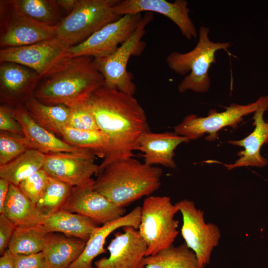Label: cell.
I'll use <instances>...</instances> for the list:
<instances>
[{"label": "cell", "instance_id": "obj_1", "mask_svg": "<svg viewBox=\"0 0 268 268\" xmlns=\"http://www.w3.org/2000/svg\"><path fill=\"white\" fill-rule=\"evenodd\" d=\"M110 147L99 168L134 157L141 136L149 132L145 112L134 95L103 85L86 100Z\"/></svg>", "mask_w": 268, "mask_h": 268}, {"label": "cell", "instance_id": "obj_2", "mask_svg": "<svg viewBox=\"0 0 268 268\" xmlns=\"http://www.w3.org/2000/svg\"><path fill=\"white\" fill-rule=\"evenodd\" d=\"M93 189L118 206L125 207L157 190L162 170L131 157L99 168Z\"/></svg>", "mask_w": 268, "mask_h": 268}, {"label": "cell", "instance_id": "obj_3", "mask_svg": "<svg viewBox=\"0 0 268 268\" xmlns=\"http://www.w3.org/2000/svg\"><path fill=\"white\" fill-rule=\"evenodd\" d=\"M104 84V78L95 67L93 58H71L36 88L33 96L45 104L70 108L85 101Z\"/></svg>", "mask_w": 268, "mask_h": 268}, {"label": "cell", "instance_id": "obj_4", "mask_svg": "<svg viewBox=\"0 0 268 268\" xmlns=\"http://www.w3.org/2000/svg\"><path fill=\"white\" fill-rule=\"evenodd\" d=\"M209 29L201 26L199 30V40L191 51L182 53L173 52L168 55L166 63L176 73L185 75L178 89L180 93L191 90L195 92H206L210 86L208 70L215 63V53L219 50L228 52L230 42H214L208 37Z\"/></svg>", "mask_w": 268, "mask_h": 268}, {"label": "cell", "instance_id": "obj_5", "mask_svg": "<svg viewBox=\"0 0 268 268\" xmlns=\"http://www.w3.org/2000/svg\"><path fill=\"white\" fill-rule=\"evenodd\" d=\"M119 0H79L74 9L56 26V37L71 47L119 19L114 11Z\"/></svg>", "mask_w": 268, "mask_h": 268}, {"label": "cell", "instance_id": "obj_6", "mask_svg": "<svg viewBox=\"0 0 268 268\" xmlns=\"http://www.w3.org/2000/svg\"><path fill=\"white\" fill-rule=\"evenodd\" d=\"M178 212L169 197L150 196L144 200L138 231L147 246L146 257L173 245L179 234Z\"/></svg>", "mask_w": 268, "mask_h": 268}, {"label": "cell", "instance_id": "obj_7", "mask_svg": "<svg viewBox=\"0 0 268 268\" xmlns=\"http://www.w3.org/2000/svg\"><path fill=\"white\" fill-rule=\"evenodd\" d=\"M151 12H146L131 35L117 49L108 56L93 59L97 69L102 74L105 85L134 95L136 87L132 74L127 70V65L132 56L142 54L146 47L142 40L146 26L153 20Z\"/></svg>", "mask_w": 268, "mask_h": 268}, {"label": "cell", "instance_id": "obj_8", "mask_svg": "<svg viewBox=\"0 0 268 268\" xmlns=\"http://www.w3.org/2000/svg\"><path fill=\"white\" fill-rule=\"evenodd\" d=\"M69 48L55 37L30 45L2 48L0 50V62L25 66L35 71L41 78H46L59 70L70 58Z\"/></svg>", "mask_w": 268, "mask_h": 268}, {"label": "cell", "instance_id": "obj_9", "mask_svg": "<svg viewBox=\"0 0 268 268\" xmlns=\"http://www.w3.org/2000/svg\"><path fill=\"white\" fill-rule=\"evenodd\" d=\"M175 204L182 215L181 232L185 244L195 254L199 268H204L219 244L220 229L216 224L205 222L203 211L193 201L184 199Z\"/></svg>", "mask_w": 268, "mask_h": 268}, {"label": "cell", "instance_id": "obj_10", "mask_svg": "<svg viewBox=\"0 0 268 268\" xmlns=\"http://www.w3.org/2000/svg\"><path fill=\"white\" fill-rule=\"evenodd\" d=\"M142 17L141 13L122 16L83 42L70 47L69 58L86 56L98 59L109 56L131 35Z\"/></svg>", "mask_w": 268, "mask_h": 268}, {"label": "cell", "instance_id": "obj_11", "mask_svg": "<svg viewBox=\"0 0 268 268\" xmlns=\"http://www.w3.org/2000/svg\"><path fill=\"white\" fill-rule=\"evenodd\" d=\"M259 104V99L256 102L247 105L233 103L222 112L210 111L208 116L205 117L189 115L174 127V132L187 137L190 140L208 134L209 135L206 139L213 140L217 137V132L224 127L230 126L235 128L243 120L244 116L255 112Z\"/></svg>", "mask_w": 268, "mask_h": 268}, {"label": "cell", "instance_id": "obj_12", "mask_svg": "<svg viewBox=\"0 0 268 268\" xmlns=\"http://www.w3.org/2000/svg\"><path fill=\"white\" fill-rule=\"evenodd\" d=\"M43 169L50 177L73 187L93 182L92 177L97 175L99 165L95 155L88 150L46 154Z\"/></svg>", "mask_w": 268, "mask_h": 268}, {"label": "cell", "instance_id": "obj_13", "mask_svg": "<svg viewBox=\"0 0 268 268\" xmlns=\"http://www.w3.org/2000/svg\"><path fill=\"white\" fill-rule=\"evenodd\" d=\"M3 2V1H2ZM0 5L7 10L1 13L2 32L0 45L2 48L22 47L56 37V26H50L28 18L13 9L7 1Z\"/></svg>", "mask_w": 268, "mask_h": 268}, {"label": "cell", "instance_id": "obj_14", "mask_svg": "<svg viewBox=\"0 0 268 268\" xmlns=\"http://www.w3.org/2000/svg\"><path fill=\"white\" fill-rule=\"evenodd\" d=\"M94 180L73 187L62 209L85 216L102 225L125 215V207L118 206L93 189Z\"/></svg>", "mask_w": 268, "mask_h": 268}, {"label": "cell", "instance_id": "obj_15", "mask_svg": "<svg viewBox=\"0 0 268 268\" xmlns=\"http://www.w3.org/2000/svg\"><path fill=\"white\" fill-rule=\"evenodd\" d=\"M188 1L176 0H119L114 6L115 12L119 15L136 14L145 11L162 14L172 21L179 28L181 34L187 39H197L198 33L189 16Z\"/></svg>", "mask_w": 268, "mask_h": 268}, {"label": "cell", "instance_id": "obj_16", "mask_svg": "<svg viewBox=\"0 0 268 268\" xmlns=\"http://www.w3.org/2000/svg\"><path fill=\"white\" fill-rule=\"evenodd\" d=\"M123 232L117 233L108 246V257L94 263L95 268H144L146 244L137 229L132 226L123 227Z\"/></svg>", "mask_w": 268, "mask_h": 268}, {"label": "cell", "instance_id": "obj_17", "mask_svg": "<svg viewBox=\"0 0 268 268\" xmlns=\"http://www.w3.org/2000/svg\"><path fill=\"white\" fill-rule=\"evenodd\" d=\"M259 104L254 112L253 132L245 138L239 140H230L229 143L242 146L244 149L239 151V158L233 164H224L228 169L244 166L263 167L268 161L260 154V149L264 144L268 143V121L264 119V114L268 109V96L259 98Z\"/></svg>", "mask_w": 268, "mask_h": 268}, {"label": "cell", "instance_id": "obj_18", "mask_svg": "<svg viewBox=\"0 0 268 268\" xmlns=\"http://www.w3.org/2000/svg\"><path fill=\"white\" fill-rule=\"evenodd\" d=\"M41 78L34 70L14 63H2L0 66L1 97L9 103H25L33 96Z\"/></svg>", "mask_w": 268, "mask_h": 268}, {"label": "cell", "instance_id": "obj_19", "mask_svg": "<svg viewBox=\"0 0 268 268\" xmlns=\"http://www.w3.org/2000/svg\"><path fill=\"white\" fill-rule=\"evenodd\" d=\"M12 113L22 127L23 136L30 149L38 150L46 154L59 152L79 153L89 150L71 145L58 138L54 134L38 125L26 108L20 105L12 110Z\"/></svg>", "mask_w": 268, "mask_h": 268}, {"label": "cell", "instance_id": "obj_20", "mask_svg": "<svg viewBox=\"0 0 268 268\" xmlns=\"http://www.w3.org/2000/svg\"><path fill=\"white\" fill-rule=\"evenodd\" d=\"M190 140L175 132L154 133L150 131L140 137L137 150L142 152L144 163L150 166L160 165L174 169V151L181 143Z\"/></svg>", "mask_w": 268, "mask_h": 268}, {"label": "cell", "instance_id": "obj_21", "mask_svg": "<svg viewBox=\"0 0 268 268\" xmlns=\"http://www.w3.org/2000/svg\"><path fill=\"white\" fill-rule=\"evenodd\" d=\"M140 216L141 206H137L120 218L98 226L86 242L80 256L68 268H93V260L106 252L104 246L108 236L116 230L126 226H132L138 230Z\"/></svg>", "mask_w": 268, "mask_h": 268}, {"label": "cell", "instance_id": "obj_22", "mask_svg": "<svg viewBox=\"0 0 268 268\" xmlns=\"http://www.w3.org/2000/svg\"><path fill=\"white\" fill-rule=\"evenodd\" d=\"M41 224L49 233L61 232L85 242L98 227L87 217L63 209L42 216Z\"/></svg>", "mask_w": 268, "mask_h": 268}, {"label": "cell", "instance_id": "obj_23", "mask_svg": "<svg viewBox=\"0 0 268 268\" xmlns=\"http://www.w3.org/2000/svg\"><path fill=\"white\" fill-rule=\"evenodd\" d=\"M86 242L49 233L44 255L47 268H68L83 251Z\"/></svg>", "mask_w": 268, "mask_h": 268}, {"label": "cell", "instance_id": "obj_24", "mask_svg": "<svg viewBox=\"0 0 268 268\" xmlns=\"http://www.w3.org/2000/svg\"><path fill=\"white\" fill-rule=\"evenodd\" d=\"M16 227L41 224L42 216L34 204L19 189L10 184L2 213Z\"/></svg>", "mask_w": 268, "mask_h": 268}, {"label": "cell", "instance_id": "obj_25", "mask_svg": "<svg viewBox=\"0 0 268 268\" xmlns=\"http://www.w3.org/2000/svg\"><path fill=\"white\" fill-rule=\"evenodd\" d=\"M25 103L29 114L38 125L60 135L62 129L67 125L70 108L63 105L45 104L33 96Z\"/></svg>", "mask_w": 268, "mask_h": 268}, {"label": "cell", "instance_id": "obj_26", "mask_svg": "<svg viewBox=\"0 0 268 268\" xmlns=\"http://www.w3.org/2000/svg\"><path fill=\"white\" fill-rule=\"evenodd\" d=\"M46 154L34 149H28L9 163L0 166V178L18 186L20 183L43 169Z\"/></svg>", "mask_w": 268, "mask_h": 268}, {"label": "cell", "instance_id": "obj_27", "mask_svg": "<svg viewBox=\"0 0 268 268\" xmlns=\"http://www.w3.org/2000/svg\"><path fill=\"white\" fill-rule=\"evenodd\" d=\"M144 268H199L195 254L185 244L173 245L145 257Z\"/></svg>", "mask_w": 268, "mask_h": 268}, {"label": "cell", "instance_id": "obj_28", "mask_svg": "<svg viewBox=\"0 0 268 268\" xmlns=\"http://www.w3.org/2000/svg\"><path fill=\"white\" fill-rule=\"evenodd\" d=\"M60 136L68 144L89 150L103 158L110 147L108 137L100 130H79L66 126L62 129Z\"/></svg>", "mask_w": 268, "mask_h": 268}, {"label": "cell", "instance_id": "obj_29", "mask_svg": "<svg viewBox=\"0 0 268 268\" xmlns=\"http://www.w3.org/2000/svg\"><path fill=\"white\" fill-rule=\"evenodd\" d=\"M49 232L41 224L16 227L7 250L12 254H33L43 251Z\"/></svg>", "mask_w": 268, "mask_h": 268}, {"label": "cell", "instance_id": "obj_30", "mask_svg": "<svg viewBox=\"0 0 268 268\" xmlns=\"http://www.w3.org/2000/svg\"><path fill=\"white\" fill-rule=\"evenodd\" d=\"M11 7L24 16L37 22L56 26L60 21V10L55 0H12Z\"/></svg>", "mask_w": 268, "mask_h": 268}, {"label": "cell", "instance_id": "obj_31", "mask_svg": "<svg viewBox=\"0 0 268 268\" xmlns=\"http://www.w3.org/2000/svg\"><path fill=\"white\" fill-rule=\"evenodd\" d=\"M73 187L49 176L47 186L36 203L41 216L62 209Z\"/></svg>", "mask_w": 268, "mask_h": 268}, {"label": "cell", "instance_id": "obj_32", "mask_svg": "<svg viewBox=\"0 0 268 268\" xmlns=\"http://www.w3.org/2000/svg\"><path fill=\"white\" fill-rule=\"evenodd\" d=\"M1 132L0 166L6 164L30 149L23 136Z\"/></svg>", "mask_w": 268, "mask_h": 268}, {"label": "cell", "instance_id": "obj_33", "mask_svg": "<svg viewBox=\"0 0 268 268\" xmlns=\"http://www.w3.org/2000/svg\"><path fill=\"white\" fill-rule=\"evenodd\" d=\"M85 101L70 108L66 126L79 130H99L95 118Z\"/></svg>", "mask_w": 268, "mask_h": 268}, {"label": "cell", "instance_id": "obj_34", "mask_svg": "<svg viewBox=\"0 0 268 268\" xmlns=\"http://www.w3.org/2000/svg\"><path fill=\"white\" fill-rule=\"evenodd\" d=\"M49 178V176L42 169L22 180L18 187L36 205L47 186Z\"/></svg>", "mask_w": 268, "mask_h": 268}, {"label": "cell", "instance_id": "obj_35", "mask_svg": "<svg viewBox=\"0 0 268 268\" xmlns=\"http://www.w3.org/2000/svg\"><path fill=\"white\" fill-rule=\"evenodd\" d=\"M13 268H47L42 252L33 254H12Z\"/></svg>", "mask_w": 268, "mask_h": 268}, {"label": "cell", "instance_id": "obj_36", "mask_svg": "<svg viewBox=\"0 0 268 268\" xmlns=\"http://www.w3.org/2000/svg\"><path fill=\"white\" fill-rule=\"evenodd\" d=\"M0 129L2 132L23 136L22 127L14 118L12 110L3 106L0 107Z\"/></svg>", "mask_w": 268, "mask_h": 268}, {"label": "cell", "instance_id": "obj_37", "mask_svg": "<svg viewBox=\"0 0 268 268\" xmlns=\"http://www.w3.org/2000/svg\"><path fill=\"white\" fill-rule=\"evenodd\" d=\"M16 226L3 214H0V254L7 249Z\"/></svg>", "mask_w": 268, "mask_h": 268}, {"label": "cell", "instance_id": "obj_38", "mask_svg": "<svg viewBox=\"0 0 268 268\" xmlns=\"http://www.w3.org/2000/svg\"><path fill=\"white\" fill-rule=\"evenodd\" d=\"M10 183L6 180L0 178V214L2 213L4 201L7 196Z\"/></svg>", "mask_w": 268, "mask_h": 268}, {"label": "cell", "instance_id": "obj_39", "mask_svg": "<svg viewBox=\"0 0 268 268\" xmlns=\"http://www.w3.org/2000/svg\"><path fill=\"white\" fill-rule=\"evenodd\" d=\"M78 0H55V1L61 9L64 10L67 14H68L74 9L78 2Z\"/></svg>", "mask_w": 268, "mask_h": 268}, {"label": "cell", "instance_id": "obj_40", "mask_svg": "<svg viewBox=\"0 0 268 268\" xmlns=\"http://www.w3.org/2000/svg\"><path fill=\"white\" fill-rule=\"evenodd\" d=\"M0 268H13L12 255L7 250L0 258Z\"/></svg>", "mask_w": 268, "mask_h": 268}]
</instances>
